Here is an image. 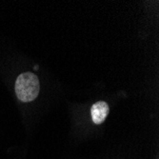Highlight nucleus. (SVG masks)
Listing matches in <instances>:
<instances>
[{"label": "nucleus", "mask_w": 159, "mask_h": 159, "mask_svg": "<svg viewBox=\"0 0 159 159\" xmlns=\"http://www.w3.org/2000/svg\"><path fill=\"white\" fill-rule=\"evenodd\" d=\"M39 79L30 71L18 75L16 82V93L22 102H31L34 100L39 93Z\"/></svg>", "instance_id": "nucleus-1"}, {"label": "nucleus", "mask_w": 159, "mask_h": 159, "mask_svg": "<svg viewBox=\"0 0 159 159\" xmlns=\"http://www.w3.org/2000/svg\"><path fill=\"white\" fill-rule=\"evenodd\" d=\"M92 112V118L94 124L100 125L102 124L109 113V106L104 101H98L94 103L91 110Z\"/></svg>", "instance_id": "nucleus-2"}]
</instances>
